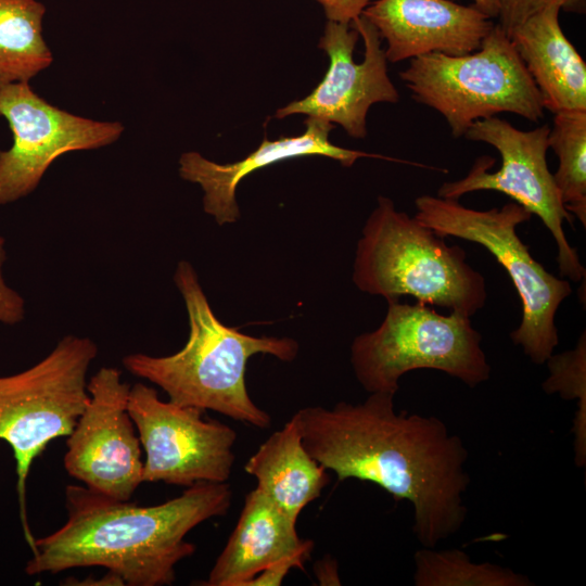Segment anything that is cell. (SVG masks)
Segmentation results:
<instances>
[{
  "mask_svg": "<svg viewBox=\"0 0 586 586\" xmlns=\"http://www.w3.org/2000/svg\"><path fill=\"white\" fill-rule=\"evenodd\" d=\"M318 46L330 60L323 79L307 97L279 109L275 116L304 114L339 124L353 138L366 137L370 106L399 99L387 75L379 31L362 15L351 24L328 21Z\"/></svg>",
  "mask_w": 586,
  "mask_h": 586,
  "instance_id": "obj_12",
  "label": "cell"
},
{
  "mask_svg": "<svg viewBox=\"0 0 586 586\" xmlns=\"http://www.w3.org/2000/svg\"><path fill=\"white\" fill-rule=\"evenodd\" d=\"M328 21L351 24L374 0H317Z\"/></svg>",
  "mask_w": 586,
  "mask_h": 586,
  "instance_id": "obj_25",
  "label": "cell"
},
{
  "mask_svg": "<svg viewBox=\"0 0 586 586\" xmlns=\"http://www.w3.org/2000/svg\"><path fill=\"white\" fill-rule=\"evenodd\" d=\"M97 354L89 337L67 335L33 367L0 377V440L13 450L20 519L30 551L36 537L27 519V477L47 446L74 430L89 400L86 379Z\"/></svg>",
  "mask_w": 586,
  "mask_h": 586,
  "instance_id": "obj_7",
  "label": "cell"
},
{
  "mask_svg": "<svg viewBox=\"0 0 586 586\" xmlns=\"http://www.w3.org/2000/svg\"><path fill=\"white\" fill-rule=\"evenodd\" d=\"M174 281L189 317L187 343L168 356L126 355L123 365L131 374L160 386L177 405L213 410L259 429L269 428L270 415L249 395L246 364L256 354L292 361L298 352L297 342L290 337H256L224 324L187 260L179 262Z\"/></svg>",
  "mask_w": 586,
  "mask_h": 586,
  "instance_id": "obj_3",
  "label": "cell"
},
{
  "mask_svg": "<svg viewBox=\"0 0 586 586\" xmlns=\"http://www.w3.org/2000/svg\"><path fill=\"white\" fill-rule=\"evenodd\" d=\"M231 502L227 482H199L155 506H139L87 486L68 485L67 521L53 533L35 538L25 572L55 574L103 566L127 586L171 585L176 565L196 549L186 540L187 534L226 514Z\"/></svg>",
  "mask_w": 586,
  "mask_h": 586,
  "instance_id": "obj_2",
  "label": "cell"
},
{
  "mask_svg": "<svg viewBox=\"0 0 586 586\" xmlns=\"http://www.w3.org/2000/svg\"><path fill=\"white\" fill-rule=\"evenodd\" d=\"M5 241L0 237V321L14 324L24 319L25 302L23 297L7 285L2 277V265L5 260Z\"/></svg>",
  "mask_w": 586,
  "mask_h": 586,
  "instance_id": "obj_24",
  "label": "cell"
},
{
  "mask_svg": "<svg viewBox=\"0 0 586 586\" xmlns=\"http://www.w3.org/2000/svg\"><path fill=\"white\" fill-rule=\"evenodd\" d=\"M549 131L548 125L523 131L495 116L475 120L464 137L493 145L501 156V166L489 173L494 158L481 156L466 177L443 183L437 196L459 200L466 193L480 190L508 195L542 219L556 242L561 277L578 282L585 279V268L565 237L563 224L573 226L574 216L564 208L547 165Z\"/></svg>",
  "mask_w": 586,
  "mask_h": 586,
  "instance_id": "obj_9",
  "label": "cell"
},
{
  "mask_svg": "<svg viewBox=\"0 0 586 586\" xmlns=\"http://www.w3.org/2000/svg\"><path fill=\"white\" fill-rule=\"evenodd\" d=\"M67 579L72 581V583H68L67 585H124L123 581L110 571H107V573L100 579H94L92 577H87L82 581H78L76 578Z\"/></svg>",
  "mask_w": 586,
  "mask_h": 586,
  "instance_id": "obj_27",
  "label": "cell"
},
{
  "mask_svg": "<svg viewBox=\"0 0 586 586\" xmlns=\"http://www.w3.org/2000/svg\"><path fill=\"white\" fill-rule=\"evenodd\" d=\"M585 0H499L498 25L509 37L511 31L551 4L570 12H582Z\"/></svg>",
  "mask_w": 586,
  "mask_h": 586,
  "instance_id": "obj_23",
  "label": "cell"
},
{
  "mask_svg": "<svg viewBox=\"0 0 586 586\" xmlns=\"http://www.w3.org/2000/svg\"><path fill=\"white\" fill-rule=\"evenodd\" d=\"M415 205L413 217L437 235L477 243L506 269L522 303L520 326L510 337L534 364H545L559 343L557 310L572 289L568 280L535 260L519 238L517 227L532 214L514 201L500 208L477 211L458 200L428 194L418 196Z\"/></svg>",
  "mask_w": 586,
  "mask_h": 586,
  "instance_id": "obj_5",
  "label": "cell"
},
{
  "mask_svg": "<svg viewBox=\"0 0 586 586\" xmlns=\"http://www.w3.org/2000/svg\"><path fill=\"white\" fill-rule=\"evenodd\" d=\"M128 411L144 451L142 480L191 486L227 482L235 461L237 432L204 411L160 399L143 383L130 386Z\"/></svg>",
  "mask_w": 586,
  "mask_h": 586,
  "instance_id": "obj_10",
  "label": "cell"
},
{
  "mask_svg": "<svg viewBox=\"0 0 586 586\" xmlns=\"http://www.w3.org/2000/svg\"><path fill=\"white\" fill-rule=\"evenodd\" d=\"M44 12L36 0H0V79L28 82L52 63L42 37Z\"/></svg>",
  "mask_w": 586,
  "mask_h": 586,
  "instance_id": "obj_19",
  "label": "cell"
},
{
  "mask_svg": "<svg viewBox=\"0 0 586 586\" xmlns=\"http://www.w3.org/2000/svg\"><path fill=\"white\" fill-rule=\"evenodd\" d=\"M393 393L374 392L361 404L309 406L296 420L308 454L340 481L371 482L413 507V533L434 548L460 531L468 449L435 416L396 412Z\"/></svg>",
  "mask_w": 586,
  "mask_h": 586,
  "instance_id": "obj_1",
  "label": "cell"
},
{
  "mask_svg": "<svg viewBox=\"0 0 586 586\" xmlns=\"http://www.w3.org/2000/svg\"><path fill=\"white\" fill-rule=\"evenodd\" d=\"M361 15L385 39L392 63L433 52L471 53L495 25L474 5L450 0H374Z\"/></svg>",
  "mask_w": 586,
  "mask_h": 586,
  "instance_id": "obj_14",
  "label": "cell"
},
{
  "mask_svg": "<svg viewBox=\"0 0 586 586\" xmlns=\"http://www.w3.org/2000/svg\"><path fill=\"white\" fill-rule=\"evenodd\" d=\"M387 304L382 323L356 336L351 346L355 377L367 392L396 394L399 379L416 369L445 372L470 387L489 379L482 336L470 317L441 315L420 302Z\"/></svg>",
  "mask_w": 586,
  "mask_h": 586,
  "instance_id": "obj_8",
  "label": "cell"
},
{
  "mask_svg": "<svg viewBox=\"0 0 586 586\" xmlns=\"http://www.w3.org/2000/svg\"><path fill=\"white\" fill-rule=\"evenodd\" d=\"M550 375L543 383L546 393H559L565 400H577L573 420L574 461L578 468L586 464V337L581 335L574 349L551 355L547 361Z\"/></svg>",
  "mask_w": 586,
  "mask_h": 586,
  "instance_id": "obj_22",
  "label": "cell"
},
{
  "mask_svg": "<svg viewBox=\"0 0 586 586\" xmlns=\"http://www.w3.org/2000/svg\"><path fill=\"white\" fill-rule=\"evenodd\" d=\"M314 543L302 539L296 520L255 487L246 496L234 530L205 586H246L258 573L286 559L306 561Z\"/></svg>",
  "mask_w": 586,
  "mask_h": 586,
  "instance_id": "obj_16",
  "label": "cell"
},
{
  "mask_svg": "<svg viewBox=\"0 0 586 586\" xmlns=\"http://www.w3.org/2000/svg\"><path fill=\"white\" fill-rule=\"evenodd\" d=\"M459 245L415 217L395 208L393 201L378 198L357 243L353 281L362 292L387 302L410 295L418 302L468 317L484 307V277L466 260Z\"/></svg>",
  "mask_w": 586,
  "mask_h": 586,
  "instance_id": "obj_4",
  "label": "cell"
},
{
  "mask_svg": "<svg viewBox=\"0 0 586 586\" xmlns=\"http://www.w3.org/2000/svg\"><path fill=\"white\" fill-rule=\"evenodd\" d=\"M304 563L300 559L282 560L258 573L246 586H279L292 569H302Z\"/></svg>",
  "mask_w": 586,
  "mask_h": 586,
  "instance_id": "obj_26",
  "label": "cell"
},
{
  "mask_svg": "<svg viewBox=\"0 0 586 586\" xmlns=\"http://www.w3.org/2000/svg\"><path fill=\"white\" fill-rule=\"evenodd\" d=\"M560 7L551 4L509 35L535 82L544 109L586 111V64L559 24Z\"/></svg>",
  "mask_w": 586,
  "mask_h": 586,
  "instance_id": "obj_17",
  "label": "cell"
},
{
  "mask_svg": "<svg viewBox=\"0 0 586 586\" xmlns=\"http://www.w3.org/2000/svg\"><path fill=\"white\" fill-rule=\"evenodd\" d=\"M244 470L258 489L296 521L329 483L328 470L304 447L294 416L258 447Z\"/></svg>",
  "mask_w": 586,
  "mask_h": 586,
  "instance_id": "obj_18",
  "label": "cell"
},
{
  "mask_svg": "<svg viewBox=\"0 0 586 586\" xmlns=\"http://www.w3.org/2000/svg\"><path fill=\"white\" fill-rule=\"evenodd\" d=\"M548 145L559 158L553 174L564 208L586 226V111L555 113Z\"/></svg>",
  "mask_w": 586,
  "mask_h": 586,
  "instance_id": "obj_20",
  "label": "cell"
},
{
  "mask_svg": "<svg viewBox=\"0 0 586 586\" xmlns=\"http://www.w3.org/2000/svg\"><path fill=\"white\" fill-rule=\"evenodd\" d=\"M0 115L10 125L13 144L0 151V205L33 192L60 155L116 141L124 126L65 112L40 98L28 82L0 79Z\"/></svg>",
  "mask_w": 586,
  "mask_h": 586,
  "instance_id": "obj_11",
  "label": "cell"
},
{
  "mask_svg": "<svg viewBox=\"0 0 586 586\" xmlns=\"http://www.w3.org/2000/svg\"><path fill=\"white\" fill-rule=\"evenodd\" d=\"M399 77L415 101L441 113L455 138L479 119L508 112L531 122L544 115L540 93L498 24L463 55L440 52L410 59Z\"/></svg>",
  "mask_w": 586,
  "mask_h": 586,
  "instance_id": "obj_6",
  "label": "cell"
},
{
  "mask_svg": "<svg viewBox=\"0 0 586 586\" xmlns=\"http://www.w3.org/2000/svg\"><path fill=\"white\" fill-rule=\"evenodd\" d=\"M87 390L88 404L67 436L65 470L90 489L129 500L143 483L141 443L128 411L130 385L120 370L102 367Z\"/></svg>",
  "mask_w": 586,
  "mask_h": 586,
  "instance_id": "obj_13",
  "label": "cell"
},
{
  "mask_svg": "<svg viewBox=\"0 0 586 586\" xmlns=\"http://www.w3.org/2000/svg\"><path fill=\"white\" fill-rule=\"evenodd\" d=\"M474 7L488 17L494 18L499 13V0H473Z\"/></svg>",
  "mask_w": 586,
  "mask_h": 586,
  "instance_id": "obj_28",
  "label": "cell"
},
{
  "mask_svg": "<svg viewBox=\"0 0 586 586\" xmlns=\"http://www.w3.org/2000/svg\"><path fill=\"white\" fill-rule=\"evenodd\" d=\"M305 132L296 137H266L260 145L241 161L218 164L203 157L198 152H186L179 160V175L182 179L199 183L204 192L203 207L221 226L232 224L240 217L235 201L239 182L247 175L263 167L285 160L302 156H326L339 161L343 166H352L365 156L392 160L361 151L334 145L329 140L333 124L315 117L304 120Z\"/></svg>",
  "mask_w": 586,
  "mask_h": 586,
  "instance_id": "obj_15",
  "label": "cell"
},
{
  "mask_svg": "<svg viewBox=\"0 0 586 586\" xmlns=\"http://www.w3.org/2000/svg\"><path fill=\"white\" fill-rule=\"evenodd\" d=\"M416 586H532L524 574L491 562L475 563L460 549L423 547L415 553Z\"/></svg>",
  "mask_w": 586,
  "mask_h": 586,
  "instance_id": "obj_21",
  "label": "cell"
}]
</instances>
